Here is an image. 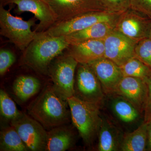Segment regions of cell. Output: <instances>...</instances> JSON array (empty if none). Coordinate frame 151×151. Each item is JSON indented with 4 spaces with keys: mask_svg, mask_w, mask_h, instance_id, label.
<instances>
[{
    "mask_svg": "<svg viewBox=\"0 0 151 151\" xmlns=\"http://www.w3.org/2000/svg\"><path fill=\"white\" fill-rule=\"evenodd\" d=\"M28 114L47 131L55 127L68 124L71 119L67 101L57 94L53 85H47L30 103Z\"/></svg>",
    "mask_w": 151,
    "mask_h": 151,
    "instance_id": "cell-1",
    "label": "cell"
},
{
    "mask_svg": "<svg viewBox=\"0 0 151 151\" xmlns=\"http://www.w3.org/2000/svg\"><path fill=\"white\" fill-rule=\"evenodd\" d=\"M69 45L65 36H52L39 32L23 51L22 62L37 73L48 76L49 67L52 60Z\"/></svg>",
    "mask_w": 151,
    "mask_h": 151,
    "instance_id": "cell-2",
    "label": "cell"
},
{
    "mask_svg": "<svg viewBox=\"0 0 151 151\" xmlns=\"http://www.w3.org/2000/svg\"><path fill=\"white\" fill-rule=\"evenodd\" d=\"M72 123L85 144L90 145L98 136L102 117L98 105L73 96L67 100Z\"/></svg>",
    "mask_w": 151,
    "mask_h": 151,
    "instance_id": "cell-3",
    "label": "cell"
},
{
    "mask_svg": "<svg viewBox=\"0 0 151 151\" xmlns=\"http://www.w3.org/2000/svg\"><path fill=\"white\" fill-rule=\"evenodd\" d=\"M37 20L35 17L25 21L14 16L9 10L0 5V34L22 51L38 35L39 32L31 29Z\"/></svg>",
    "mask_w": 151,
    "mask_h": 151,
    "instance_id": "cell-4",
    "label": "cell"
},
{
    "mask_svg": "<svg viewBox=\"0 0 151 151\" xmlns=\"http://www.w3.org/2000/svg\"><path fill=\"white\" fill-rule=\"evenodd\" d=\"M78 63L67 53L60 55L50 63L48 76L57 94L65 101L74 96L75 73Z\"/></svg>",
    "mask_w": 151,
    "mask_h": 151,
    "instance_id": "cell-5",
    "label": "cell"
},
{
    "mask_svg": "<svg viewBox=\"0 0 151 151\" xmlns=\"http://www.w3.org/2000/svg\"><path fill=\"white\" fill-rule=\"evenodd\" d=\"M121 14L107 11L87 13L67 20L56 22L43 33L52 36H65L87 28L97 23L115 19Z\"/></svg>",
    "mask_w": 151,
    "mask_h": 151,
    "instance_id": "cell-6",
    "label": "cell"
},
{
    "mask_svg": "<svg viewBox=\"0 0 151 151\" xmlns=\"http://www.w3.org/2000/svg\"><path fill=\"white\" fill-rule=\"evenodd\" d=\"M76 68L74 96L100 107L105 94L96 74L88 64L78 63Z\"/></svg>",
    "mask_w": 151,
    "mask_h": 151,
    "instance_id": "cell-7",
    "label": "cell"
},
{
    "mask_svg": "<svg viewBox=\"0 0 151 151\" xmlns=\"http://www.w3.org/2000/svg\"><path fill=\"white\" fill-rule=\"evenodd\" d=\"M30 151H45L47 131L39 123L24 113L10 121Z\"/></svg>",
    "mask_w": 151,
    "mask_h": 151,
    "instance_id": "cell-8",
    "label": "cell"
},
{
    "mask_svg": "<svg viewBox=\"0 0 151 151\" xmlns=\"http://www.w3.org/2000/svg\"><path fill=\"white\" fill-rule=\"evenodd\" d=\"M55 14L57 22L67 20L83 14L106 11L100 0H44Z\"/></svg>",
    "mask_w": 151,
    "mask_h": 151,
    "instance_id": "cell-9",
    "label": "cell"
},
{
    "mask_svg": "<svg viewBox=\"0 0 151 151\" xmlns=\"http://www.w3.org/2000/svg\"><path fill=\"white\" fill-rule=\"evenodd\" d=\"M137 42L115 30L104 39L105 57L120 67L135 57Z\"/></svg>",
    "mask_w": 151,
    "mask_h": 151,
    "instance_id": "cell-10",
    "label": "cell"
},
{
    "mask_svg": "<svg viewBox=\"0 0 151 151\" xmlns=\"http://www.w3.org/2000/svg\"><path fill=\"white\" fill-rule=\"evenodd\" d=\"M14 4L16 5L17 13L29 12L39 20L35 30L37 32L45 31L57 22L55 14L44 0H1L4 6Z\"/></svg>",
    "mask_w": 151,
    "mask_h": 151,
    "instance_id": "cell-11",
    "label": "cell"
},
{
    "mask_svg": "<svg viewBox=\"0 0 151 151\" xmlns=\"http://www.w3.org/2000/svg\"><path fill=\"white\" fill-rule=\"evenodd\" d=\"M151 20L131 9L119 16L115 30L133 40L148 37Z\"/></svg>",
    "mask_w": 151,
    "mask_h": 151,
    "instance_id": "cell-12",
    "label": "cell"
},
{
    "mask_svg": "<svg viewBox=\"0 0 151 151\" xmlns=\"http://www.w3.org/2000/svg\"><path fill=\"white\" fill-rule=\"evenodd\" d=\"M88 64L100 81L105 94H116L118 85L124 76L120 66L105 57Z\"/></svg>",
    "mask_w": 151,
    "mask_h": 151,
    "instance_id": "cell-13",
    "label": "cell"
},
{
    "mask_svg": "<svg viewBox=\"0 0 151 151\" xmlns=\"http://www.w3.org/2000/svg\"><path fill=\"white\" fill-rule=\"evenodd\" d=\"M147 93V85L145 80L124 76L118 85L116 94L129 101L142 113L145 111Z\"/></svg>",
    "mask_w": 151,
    "mask_h": 151,
    "instance_id": "cell-14",
    "label": "cell"
},
{
    "mask_svg": "<svg viewBox=\"0 0 151 151\" xmlns=\"http://www.w3.org/2000/svg\"><path fill=\"white\" fill-rule=\"evenodd\" d=\"M66 53L81 64H88L105 57L104 39L90 40L70 45Z\"/></svg>",
    "mask_w": 151,
    "mask_h": 151,
    "instance_id": "cell-15",
    "label": "cell"
},
{
    "mask_svg": "<svg viewBox=\"0 0 151 151\" xmlns=\"http://www.w3.org/2000/svg\"><path fill=\"white\" fill-rule=\"evenodd\" d=\"M119 17L112 20L97 23L87 28L65 37L70 45L90 40L104 39L115 30Z\"/></svg>",
    "mask_w": 151,
    "mask_h": 151,
    "instance_id": "cell-16",
    "label": "cell"
},
{
    "mask_svg": "<svg viewBox=\"0 0 151 151\" xmlns=\"http://www.w3.org/2000/svg\"><path fill=\"white\" fill-rule=\"evenodd\" d=\"M75 135L68 124L55 127L47 131L45 151H65L75 143Z\"/></svg>",
    "mask_w": 151,
    "mask_h": 151,
    "instance_id": "cell-17",
    "label": "cell"
},
{
    "mask_svg": "<svg viewBox=\"0 0 151 151\" xmlns=\"http://www.w3.org/2000/svg\"><path fill=\"white\" fill-rule=\"evenodd\" d=\"M97 137L98 151H116L120 149L123 138H120L118 130L107 119L102 118Z\"/></svg>",
    "mask_w": 151,
    "mask_h": 151,
    "instance_id": "cell-18",
    "label": "cell"
},
{
    "mask_svg": "<svg viewBox=\"0 0 151 151\" xmlns=\"http://www.w3.org/2000/svg\"><path fill=\"white\" fill-rule=\"evenodd\" d=\"M41 84L39 79L29 75H21L14 81V94L22 102H26L39 92Z\"/></svg>",
    "mask_w": 151,
    "mask_h": 151,
    "instance_id": "cell-19",
    "label": "cell"
},
{
    "mask_svg": "<svg viewBox=\"0 0 151 151\" xmlns=\"http://www.w3.org/2000/svg\"><path fill=\"white\" fill-rule=\"evenodd\" d=\"M147 123L144 121L137 129L123 136L120 150L123 151H145L147 150Z\"/></svg>",
    "mask_w": 151,
    "mask_h": 151,
    "instance_id": "cell-20",
    "label": "cell"
},
{
    "mask_svg": "<svg viewBox=\"0 0 151 151\" xmlns=\"http://www.w3.org/2000/svg\"><path fill=\"white\" fill-rule=\"evenodd\" d=\"M118 96L114 98L111 104L114 114L124 123L130 124L137 121L140 112L129 101L122 96Z\"/></svg>",
    "mask_w": 151,
    "mask_h": 151,
    "instance_id": "cell-21",
    "label": "cell"
},
{
    "mask_svg": "<svg viewBox=\"0 0 151 151\" xmlns=\"http://www.w3.org/2000/svg\"><path fill=\"white\" fill-rule=\"evenodd\" d=\"M0 151H28L29 149L12 126L3 129L0 133Z\"/></svg>",
    "mask_w": 151,
    "mask_h": 151,
    "instance_id": "cell-22",
    "label": "cell"
},
{
    "mask_svg": "<svg viewBox=\"0 0 151 151\" xmlns=\"http://www.w3.org/2000/svg\"><path fill=\"white\" fill-rule=\"evenodd\" d=\"M124 76H131L145 80L151 75V68L136 57L120 66Z\"/></svg>",
    "mask_w": 151,
    "mask_h": 151,
    "instance_id": "cell-23",
    "label": "cell"
},
{
    "mask_svg": "<svg viewBox=\"0 0 151 151\" xmlns=\"http://www.w3.org/2000/svg\"><path fill=\"white\" fill-rule=\"evenodd\" d=\"M0 112L1 116L10 121L22 113L18 110L13 100L3 89L0 90Z\"/></svg>",
    "mask_w": 151,
    "mask_h": 151,
    "instance_id": "cell-24",
    "label": "cell"
},
{
    "mask_svg": "<svg viewBox=\"0 0 151 151\" xmlns=\"http://www.w3.org/2000/svg\"><path fill=\"white\" fill-rule=\"evenodd\" d=\"M135 57L151 68V40L145 38L139 41L135 49Z\"/></svg>",
    "mask_w": 151,
    "mask_h": 151,
    "instance_id": "cell-25",
    "label": "cell"
},
{
    "mask_svg": "<svg viewBox=\"0 0 151 151\" xmlns=\"http://www.w3.org/2000/svg\"><path fill=\"white\" fill-rule=\"evenodd\" d=\"M105 11L122 14L130 9V0H100Z\"/></svg>",
    "mask_w": 151,
    "mask_h": 151,
    "instance_id": "cell-26",
    "label": "cell"
},
{
    "mask_svg": "<svg viewBox=\"0 0 151 151\" xmlns=\"http://www.w3.org/2000/svg\"><path fill=\"white\" fill-rule=\"evenodd\" d=\"M16 59L15 55L12 52L6 49L0 50V75L2 76L7 72Z\"/></svg>",
    "mask_w": 151,
    "mask_h": 151,
    "instance_id": "cell-27",
    "label": "cell"
},
{
    "mask_svg": "<svg viewBox=\"0 0 151 151\" xmlns=\"http://www.w3.org/2000/svg\"><path fill=\"white\" fill-rule=\"evenodd\" d=\"M130 9L151 20V0H130Z\"/></svg>",
    "mask_w": 151,
    "mask_h": 151,
    "instance_id": "cell-28",
    "label": "cell"
},
{
    "mask_svg": "<svg viewBox=\"0 0 151 151\" xmlns=\"http://www.w3.org/2000/svg\"><path fill=\"white\" fill-rule=\"evenodd\" d=\"M148 87L147 97L144 111V122H147L151 118V75L146 79Z\"/></svg>",
    "mask_w": 151,
    "mask_h": 151,
    "instance_id": "cell-29",
    "label": "cell"
},
{
    "mask_svg": "<svg viewBox=\"0 0 151 151\" xmlns=\"http://www.w3.org/2000/svg\"><path fill=\"white\" fill-rule=\"evenodd\" d=\"M146 122L147 123V150L151 151V118Z\"/></svg>",
    "mask_w": 151,
    "mask_h": 151,
    "instance_id": "cell-30",
    "label": "cell"
},
{
    "mask_svg": "<svg viewBox=\"0 0 151 151\" xmlns=\"http://www.w3.org/2000/svg\"><path fill=\"white\" fill-rule=\"evenodd\" d=\"M148 37L151 40V24L150 27V31H149Z\"/></svg>",
    "mask_w": 151,
    "mask_h": 151,
    "instance_id": "cell-31",
    "label": "cell"
}]
</instances>
